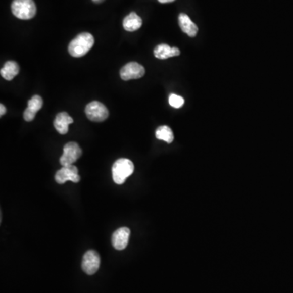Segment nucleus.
<instances>
[{
    "mask_svg": "<svg viewBox=\"0 0 293 293\" xmlns=\"http://www.w3.org/2000/svg\"><path fill=\"white\" fill-rule=\"evenodd\" d=\"M134 171V166L130 160L121 158L113 164L112 168L113 179L117 184H123Z\"/></svg>",
    "mask_w": 293,
    "mask_h": 293,
    "instance_id": "f03ea898",
    "label": "nucleus"
},
{
    "mask_svg": "<svg viewBox=\"0 0 293 293\" xmlns=\"http://www.w3.org/2000/svg\"><path fill=\"white\" fill-rule=\"evenodd\" d=\"M92 1L93 2L97 3V4H99V3L103 2L104 0H92Z\"/></svg>",
    "mask_w": 293,
    "mask_h": 293,
    "instance_id": "aec40b11",
    "label": "nucleus"
},
{
    "mask_svg": "<svg viewBox=\"0 0 293 293\" xmlns=\"http://www.w3.org/2000/svg\"><path fill=\"white\" fill-rule=\"evenodd\" d=\"M0 109H1V111H0V116L2 117V116L5 115V113H6V108H5V105L1 104V105H0Z\"/></svg>",
    "mask_w": 293,
    "mask_h": 293,
    "instance_id": "a211bd4d",
    "label": "nucleus"
},
{
    "mask_svg": "<svg viewBox=\"0 0 293 293\" xmlns=\"http://www.w3.org/2000/svg\"><path fill=\"white\" fill-rule=\"evenodd\" d=\"M169 103L170 106L174 109H180L184 105V99L178 94H171L169 97Z\"/></svg>",
    "mask_w": 293,
    "mask_h": 293,
    "instance_id": "f3484780",
    "label": "nucleus"
},
{
    "mask_svg": "<svg viewBox=\"0 0 293 293\" xmlns=\"http://www.w3.org/2000/svg\"><path fill=\"white\" fill-rule=\"evenodd\" d=\"M178 23L181 29L187 34L189 37H195L198 32V27L191 20L190 17L185 13H181L178 16Z\"/></svg>",
    "mask_w": 293,
    "mask_h": 293,
    "instance_id": "ddd939ff",
    "label": "nucleus"
},
{
    "mask_svg": "<svg viewBox=\"0 0 293 293\" xmlns=\"http://www.w3.org/2000/svg\"><path fill=\"white\" fill-rule=\"evenodd\" d=\"M161 4H168V3L174 2L175 0H158Z\"/></svg>",
    "mask_w": 293,
    "mask_h": 293,
    "instance_id": "6ab92c4d",
    "label": "nucleus"
},
{
    "mask_svg": "<svg viewBox=\"0 0 293 293\" xmlns=\"http://www.w3.org/2000/svg\"><path fill=\"white\" fill-rule=\"evenodd\" d=\"M12 12L18 19H32L37 13L34 0H14L12 4Z\"/></svg>",
    "mask_w": 293,
    "mask_h": 293,
    "instance_id": "7ed1b4c3",
    "label": "nucleus"
},
{
    "mask_svg": "<svg viewBox=\"0 0 293 293\" xmlns=\"http://www.w3.org/2000/svg\"><path fill=\"white\" fill-rule=\"evenodd\" d=\"M145 74L143 66L137 62H130L126 64L120 71V76L124 81L132 79H138Z\"/></svg>",
    "mask_w": 293,
    "mask_h": 293,
    "instance_id": "6e6552de",
    "label": "nucleus"
},
{
    "mask_svg": "<svg viewBox=\"0 0 293 293\" xmlns=\"http://www.w3.org/2000/svg\"><path fill=\"white\" fill-rule=\"evenodd\" d=\"M86 117L88 119L95 122H104L109 117V110L105 105L98 101H93L86 105Z\"/></svg>",
    "mask_w": 293,
    "mask_h": 293,
    "instance_id": "20e7f679",
    "label": "nucleus"
},
{
    "mask_svg": "<svg viewBox=\"0 0 293 293\" xmlns=\"http://www.w3.org/2000/svg\"><path fill=\"white\" fill-rule=\"evenodd\" d=\"M19 65L15 61H8L5 63V66L1 69V76L5 79L11 81L19 73Z\"/></svg>",
    "mask_w": 293,
    "mask_h": 293,
    "instance_id": "2eb2a0df",
    "label": "nucleus"
},
{
    "mask_svg": "<svg viewBox=\"0 0 293 293\" xmlns=\"http://www.w3.org/2000/svg\"><path fill=\"white\" fill-rule=\"evenodd\" d=\"M180 50L178 47H171L168 44H160L154 49L156 58L166 60L170 57H178L180 55Z\"/></svg>",
    "mask_w": 293,
    "mask_h": 293,
    "instance_id": "f8f14e48",
    "label": "nucleus"
},
{
    "mask_svg": "<svg viewBox=\"0 0 293 293\" xmlns=\"http://www.w3.org/2000/svg\"><path fill=\"white\" fill-rule=\"evenodd\" d=\"M94 38L90 33H82L72 40L69 45V53L72 57H84L94 46Z\"/></svg>",
    "mask_w": 293,
    "mask_h": 293,
    "instance_id": "f257e3e1",
    "label": "nucleus"
},
{
    "mask_svg": "<svg viewBox=\"0 0 293 293\" xmlns=\"http://www.w3.org/2000/svg\"><path fill=\"white\" fill-rule=\"evenodd\" d=\"M142 21L141 17L135 13H131L125 17L123 21V27L126 31L134 32L140 29Z\"/></svg>",
    "mask_w": 293,
    "mask_h": 293,
    "instance_id": "4468645a",
    "label": "nucleus"
},
{
    "mask_svg": "<svg viewBox=\"0 0 293 293\" xmlns=\"http://www.w3.org/2000/svg\"><path fill=\"white\" fill-rule=\"evenodd\" d=\"M43 101L39 95H34L28 101V107L24 112V119L26 122H32L35 117L36 113L42 109Z\"/></svg>",
    "mask_w": 293,
    "mask_h": 293,
    "instance_id": "9d476101",
    "label": "nucleus"
},
{
    "mask_svg": "<svg viewBox=\"0 0 293 293\" xmlns=\"http://www.w3.org/2000/svg\"><path fill=\"white\" fill-rule=\"evenodd\" d=\"M73 120L65 112L57 114L54 120V127L61 134H67L69 131V126L73 123Z\"/></svg>",
    "mask_w": 293,
    "mask_h": 293,
    "instance_id": "9b49d317",
    "label": "nucleus"
},
{
    "mask_svg": "<svg viewBox=\"0 0 293 293\" xmlns=\"http://www.w3.org/2000/svg\"><path fill=\"white\" fill-rule=\"evenodd\" d=\"M130 230L127 227H121L113 233L112 245L117 250H123L127 247Z\"/></svg>",
    "mask_w": 293,
    "mask_h": 293,
    "instance_id": "1a4fd4ad",
    "label": "nucleus"
},
{
    "mask_svg": "<svg viewBox=\"0 0 293 293\" xmlns=\"http://www.w3.org/2000/svg\"><path fill=\"white\" fill-rule=\"evenodd\" d=\"M82 154V149L77 142H68L64 146V153L60 158V163L62 166H72Z\"/></svg>",
    "mask_w": 293,
    "mask_h": 293,
    "instance_id": "39448f33",
    "label": "nucleus"
},
{
    "mask_svg": "<svg viewBox=\"0 0 293 293\" xmlns=\"http://www.w3.org/2000/svg\"><path fill=\"white\" fill-rule=\"evenodd\" d=\"M156 137H157V139L165 141L167 143H171L174 139L173 131L167 126H161L157 128V131H156Z\"/></svg>",
    "mask_w": 293,
    "mask_h": 293,
    "instance_id": "dca6fc26",
    "label": "nucleus"
},
{
    "mask_svg": "<svg viewBox=\"0 0 293 293\" xmlns=\"http://www.w3.org/2000/svg\"><path fill=\"white\" fill-rule=\"evenodd\" d=\"M55 179L59 184H64L67 181L77 182L80 181V176L78 174V168L75 166H62L61 170L57 172L55 175Z\"/></svg>",
    "mask_w": 293,
    "mask_h": 293,
    "instance_id": "0eeeda50",
    "label": "nucleus"
},
{
    "mask_svg": "<svg viewBox=\"0 0 293 293\" xmlns=\"http://www.w3.org/2000/svg\"><path fill=\"white\" fill-rule=\"evenodd\" d=\"M101 266V257L94 250H89L84 254L82 258V268L84 272L92 275L97 272Z\"/></svg>",
    "mask_w": 293,
    "mask_h": 293,
    "instance_id": "423d86ee",
    "label": "nucleus"
}]
</instances>
